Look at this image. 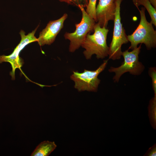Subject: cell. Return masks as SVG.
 Returning a JSON list of instances; mask_svg holds the SVG:
<instances>
[{"label": "cell", "mask_w": 156, "mask_h": 156, "mask_svg": "<svg viewBox=\"0 0 156 156\" xmlns=\"http://www.w3.org/2000/svg\"><path fill=\"white\" fill-rule=\"evenodd\" d=\"M109 31L107 28L101 27L97 23L95 24L94 33L88 34L81 45L85 49L83 53L87 60L90 59L94 54L98 59H103L108 56L109 47L107 38Z\"/></svg>", "instance_id": "obj_1"}, {"label": "cell", "mask_w": 156, "mask_h": 156, "mask_svg": "<svg viewBox=\"0 0 156 156\" xmlns=\"http://www.w3.org/2000/svg\"><path fill=\"white\" fill-rule=\"evenodd\" d=\"M140 14V23L136 29L131 35L127 36L131 45L129 49L133 50L137 47L139 44H144L147 49L149 50L156 47V31L153 23L148 21L145 14V9L142 7L141 10L137 8Z\"/></svg>", "instance_id": "obj_2"}, {"label": "cell", "mask_w": 156, "mask_h": 156, "mask_svg": "<svg viewBox=\"0 0 156 156\" xmlns=\"http://www.w3.org/2000/svg\"><path fill=\"white\" fill-rule=\"evenodd\" d=\"M78 8L82 13V18L81 22L75 24L76 29L72 33L66 32L64 35L66 39L70 41L69 51L74 52L81 46L87 34L94 31V28L96 23L86 12L84 8L79 5Z\"/></svg>", "instance_id": "obj_3"}, {"label": "cell", "mask_w": 156, "mask_h": 156, "mask_svg": "<svg viewBox=\"0 0 156 156\" xmlns=\"http://www.w3.org/2000/svg\"><path fill=\"white\" fill-rule=\"evenodd\" d=\"M141 44L131 51L127 50L122 52V56H123L124 60L121 65L117 67L111 66L109 69V72L115 73L113 78L114 82L118 83L122 75L126 72L133 75L138 76L143 72L144 66L139 60Z\"/></svg>", "instance_id": "obj_4"}, {"label": "cell", "mask_w": 156, "mask_h": 156, "mask_svg": "<svg viewBox=\"0 0 156 156\" xmlns=\"http://www.w3.org/2000/svg\"><path fill=\"white\" fill-rule=\"evenodd\" d=\"M122 1L114 0L116 11L114 20V28L112 41L109 47L108 55L109 59L113 60H119L121 58L122 52V46L129 42L125 29L121 22L120 4Z\"/></svg>", "instance_id": "obj_5"}, {"label": "cell", "mask_w": 156, "mask_h": 156, "mask_svg": "<svg viewBox=\"0 0 156 156\" xmlns=\"http://www.w3.org/2000/svg\"><path fill=\"white\" fill-rule=\"evenodd\" d=\"M108 61V59L104 60L94 70L84 69L82 73L73 71L70 78L75 82L74 88L79 92L85 91L96 92L101 81L98 76L106 67Z\"/></svg>", "instance_id": "obj_6"}, {"label": "cell", "mask_w": 156, "mask_h": 156, "mask_svg": "<svg viewBox=\"0 0 156 156\" xmlns=\"http://www.w3.org/2000/svg\"><path fill=\"white\" fill-rule=\"evenodd\" d=\"M39 25L31 32L28 33L27 35L25 32L21 30L20 32L21 40L20 42L14 49L13 52L9 55H0V63L3 62L10 63L11 65L12 70L10 72V75L12 79H15V72L17 68L19 69L22 66L23 62L20 57L19 54L20 51L28 44L34 42H37L38 39L35 36Z\"/></svg>", "instance_id": "obj_7"}, {"label": "cell", "mask_w": 156, "mask_h": 156, "mask_svg": "<svg viewBox=\"0 0 156 156\" xmlns=\"http://www.w3.org/2000/svg\"><path fill=\"white\" fill-rule=\"evenodd\" d=\"M64 14L60 18L50 21L45 28L40 33L37 38L38 44L40 46L50 45L55 41L56 38L64 27V23L68 17Z\"/></svg>", "instance_id": "obj_8"}, {"label": "cell", "mask_w": 156, "mask_h": 156, "mask_svg": "<svg viewBox=\"0 0 156 156\" xmlns=\"http://www.w3.org/2000/svg\"><path fill=\"white\" fill-rule=\"evenodd\" d=\"M115 11L114 0H99L96 9L97 23L101 27L107 28L108 22L114 21Z\"/></svg>", "instance_id": "obj_9"}, {"label": "cell", "mask_w": 156, "mask_h": 156, "mask_svg": "<svg viewBox=\"0 0 156 156\" xmlns=\"http://www.w3.org/2000/svg\"><path fill=\"white\" fill-rule=\"evenodd\" d=\"M54 142L44 141L41 142L35 148L31 156H48L56 148Z\"/></svg>", "instance_id": "obj_10"}, {"label": "cell", "mask_w": 156, "mask_h": 156, "mask_svg": "<svg viewBox=\"0 0 156 156\" xmlns=\"http://www.w3.org/2000/svg\"><path fill=\"white\" fill-rule=\"evenodd\" d=\"M133 4L137 8L143 5L148 12L151 18V21L156 26V9L152 5L148 0H133Z\"/></svg>", "instance_id": "obj_11"}, {"label": "cell", "mask_w": 156, "mask_h": 156, "mask_svg": "<svg viewBox=\"0 0 156 156\" xmlns=\"http://www.w3.org/2000/svg\"><path fill=\"white\" fill-rule=\"evenodd\" d=\"M97 0H88V3L86 7V11L97 23L96 14V9Z\"/></svg>", "instance_id": "obj_12"}, {"label": "cell", "mask_w": 156, "mask_h": 156, "mask_svg": "<svg viewBox=\"0 0 156 156\" xmlns=\"http://www.w3.org/2000/svg\"><path fill=\"white\" fill-rule=\"evenodd\" d=\"M149 109L150 111V118L152 122L154 123V127H155L156 124V96H154L150 101Z\"/></svg>", "instance_id": "obj_13"}, {"label": "cell", "mask_w": 156, "mask_h": 156, "mask_svg": "<svg viewBox=\"0 0 156 156\" xmlns=\"http://www.w3.org/2000/svg\"><path fill=\"white\" fill-rule=\"evenodd\" d=\"M60 2L66 3L68 5L78 7L81 5L86 7L88 0H58Z\"/></svg>", "instance_id": "obj_14"}, {"label": "cell", "mask_w": 156, "mask_h": 156, "mask_svg": "<svg viewBox=\"0 0 156 156\" xmlns=\"http://www.w3.org/2000/svg\"><path fill=\"white\" fill-rule=\"evenodd\" d=\"M148 73L151 78L152 81V86L154 94V96H156V68L155 67H150Z\"/></svg>", "instance_id": "obj_15"}, {"label": "cell", "mask_w": 156, "mask_h": 156, "mask_svg": "<svg viewBox=\"0 0 156 156\" xmlns=\"http://www.w3.org/2000/svg\"><path fill=\"white\" fill-rule=\"evenodd\" d=\"M156 144L150 148L146 153V156H156Z\"/></svg>", "instance_id": "obj_16"}, {"label": "cell", "mask_w": 156, "mask_h": 156, "mask_svg": "<svg viewBox=\"0 0 156 156\" xmlns=\"http://www.w3.org/2000/svg\"><path fill=\"white\" fill-rule=\"evenodd\" d=\"M152 5L156 9V0H148Z\"/></svg>", "instance_id": "obj_17"}]
</instances>
